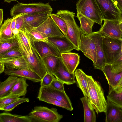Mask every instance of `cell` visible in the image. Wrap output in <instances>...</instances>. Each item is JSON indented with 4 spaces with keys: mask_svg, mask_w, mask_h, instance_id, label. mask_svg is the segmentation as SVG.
I'll return each mask as SVG.
<instances>
[{
    "mask_svg": "<svg viewBox=\"0 0 122 122\" xmlns=\"http://www.w3.org/2000/svg\"><path fill=\"white\" fill-rule=\"evenodd\" d=\"M15 35L18 40L20 51L28 66L37 74L42 80L47 73L42 58L37 52L32 42L31 41L33 51V53H31L27 50L23 44L18 33Z\"/></svg>",
    "mask_w": 122,
    "mask_h": 122,
    "instance_id": "1",
    "label": "cell"
},
{
    "mask_svg": "<svg viewBox=\"0 0 122 122\" xmlns=\"http://www.w3.org/2000/svg\"><path fill=\"white\" fill-rule=\"evenodd\" d=\"M89 100L97 114L105 112L107 104L104 91L100 83L91 76L87 75Z\"/></svg>",
    "mask_w": 122,
    "mask_h": 122,
    "instance_id": "2",
    "label": "cell"
},
{
    "mask_svg": "<svg viewBox=\"0 0 122 122\" xmlns=\"http://www.w3.org/2000/svg\"><path fill=\"white\" fill-rule=\"evenodd\" d=\"M63 19L67 27V32L65 36L73 44L79 51L80 41L82 33L81 29L74 19L75 13L67 10H59L56 14Z\"/></svg>",
    "mask_w": 122,
    "mask_h": 122,
    "instance_id": "3",
    "label": "cell"
},
{
    "mask_svg": "<svg viewBox=\"0 0 122 122\" xmlns=\"http://www.w3.org/2000/svg\"><path fill=\"white\" fill-rule=\"evenodd\" d=\"M53 9L49 3L41 2L29 3H19L14 5L10 10L12 17L19 14H26L31 15L48 12Z\"/></svg>",
    "mask_w": 122,
    "mask_h": 122,
    "instance_id": "4",
    "label": "cell"
},
{
    "mask_svg": "<svg viewBox=\"0 0 122 122\" xmlns=\"http://www.w3.org/2000/svg\"><path fill=\"white\" fill-rule=\"evenodd\" d=\"M122 40L103 36L102 46L106 65H111L122 55Z\"/></svg>",
    "mask_w": 122,
    "mask_h": 122,
    "instance_id": "5",
    "label": "cell"
},
{
    "mask_svg": "<svg viewBox=\"0 0 122 122\" xmlns=\"http://www.w3.org/2000/svg\"><path fill=\"white\" fill-rule=\"evenodd\" d=\"M28 115L32 122H58L63 117L56 109L41 106L35 107Z\"/></svg>",
    "mask_w": 122,
    "mask_h": 122,
    "instance_id": "6",
    "label": "cell"
},
{
    "mask_svg": "<svg viewBox=\"0 0 122 122\" xmlns=\"http://www.w3.org/2000/svg\"><path fill=\"white\" fill-rule=\"evenodd\" d=\"M77 13H80L102 26L101 13L95 0H79L76 4Z\"/></svg>",
    "mask_w": 122,
    "mask_h": 122,
    "instance_id": "7",
    "label": "cell"
},
{
    "mask_svg": "<svg viewBox=\"0 0 122 122\" xmlns=\"http://www.w3.org/2000/svg\"><path fill=\"white\" fill-rule=\"evenodd\" d=\"M37 98L39 100L46 98L55 99L63 104L67 110L72 111L73 109L71 101L65 92L57 90L50 85L40 87Z\"/></svg>",
    "mask_w": 122,
    "mask_h": 122,
    "instance_id": "8",
    "label": "cell"
},
{
    "mask_svg": "<svg viewBox=\"0 0 122 122\" xmlns=\"http://www.w3.org/2000/svg\"><path fill=\"white\" fill-rule=\"evenodd\" d=\"M95 0L100 11L103 20H119L122 12L113 0Z\"/></svg>",
    "mask_w": 122,
    "mask_h": 122,
    "instance_id": "9",
    "label": "cell"
},
{
    "mask_svg": "<svg viewBox=\"0 0 122 122\" xmlns=\"http://www.w3.org/2000/svg\"><path fill=\"white\" fill-rule=\"evenodd\" d=\"M79 50L91 60L95 64L97 61L96 47L93 40L91 37L81 33L79 46Z\"/></svg>",
    "mask_w": 122,
    "mask_h": 122,
    "instance_id": "10",
    "label": "cell"
},
{
    "mask_svg": "<svg viewBox=\"0 0 122 122\" xmlns=\"http://www.w3.org/2000/svg\"><path fill=\"white\" fill-rule=\"evenodd\" d=\"M103 24L98 32L103 36L122 40L118 20H104Z\"/></svg>",
    "mask_w": 122,
    "mask_h": 122,
    "instance_id": "11",
    "label": "cell"
},
{
    "mask_svg": "<svg viewBox=\"0 0 122 122\" xmlns=\"http://www.w3.org/2000/svg\"><path fill=\"white\" fill-rule=\"evenodd\" d=\"M86 35L91 38L94 41L95 44L97 56L96 63L93 64L94 68L102 71L106 65L104 51L102 46L103 36L97 32H93L92 34Z\"/></svg>",
    "mask_w": 122,
    "mask_h": 122,
    "instance_id": "12",
    "label": "cell"
},
{
    "mask_svg": "<svg viewBox=\"0 0 122 122\" xmlns=\"http://www.w3.org/2000/svg\"><path fill=\"white\" fill-rule=\"evenodd\" d=\"M52 12H48L24 16L23 28L29 32L37 27L50 16Z\"/></svg>",
    "mask_w": 122,
    "mask_h": 122,
    "instance_id": "13",
    "label": "cell"
},
{
    "mask_svg": "<svg viewBox=\"0 0 122 122\" xmlns=\"http://www.w3.org/2000/svg\"><path fill=\"white\" fill-rule=\"evenodd\" d=\"M35 29L46 38L53 37L64 36L52 18L50 16Z\"/></svg>",
    "mask_w": 122,
    "mask_h": 122,
    "instance_id": "14",
    "label": "cell"
},
{
    "mask_svg": "<svg viewBox=\"0 0 122 122\" xmlns=\"http://www.w3.org/2000/svg\"><path fill=\"white\" fill-rule=\"evenodd\" d=\"M49 41L60 53L70 52L74 49H78L65 36H56L48 38Z\"/></svg>",
    "mask_w": 122,
    "mask_h": 122,
    "instance_id": "15",
    "label": "cell"
},
{
    "mask_svg": "<svg viewBox=\"0 0 122 122\" xmlns=\"http://www.w3.org/2000/svg\"><path fill=\"white\" fill-rule=\"evenodd\" d=\"M4 73L5 75L13 76L31 81L34 82H41V79L36 73L29 67L20 70H14L6 68Z\"/></svg>",
    "mask_w": 122,
    "mask_h": 122,
    "instance_id": "16",
    "label": "cell"
},
{
    "mask_svg": "<svg viewBox=\"0 0 122 122\" xmlns=\"http://www.w3.org/2000/svg\"><path fill=\"white\" fill-rule=\"evenodd\" d=\"M31 41L42 58L50 56L60 58V53L53 46L42 41Z\"/></svg>",
    "mask_w": 122,
    "mask_h": 122,
    "instance_id": "17",
    "label": "cell"
},
{
    "mask_svg": "<svg viewBox=\"0 0 122 122\" xmlns=\"http://www.w3.org/2000/svg\"><path fill=\"white\" fill-rule=\"evenodd\" d=\"M60 58L69 73L74 74L80 63V56L78 54L70 52L61 53Z\"/></svg>",
    "mask_w": 122,
    "mask_h": 122,
    "instance_id": "18",
    "label": "cell"
},
{
    "mask_svg": "<svg viewBox=\"0 0 122 122\" xmlns=\"http://www.w3.org/2000/svg\"><path fill=\"white\" fill-rule=\"evenodd\" d=\"M105 112L106 122H122V109L107 100Z\"/></svg>",
    "mask_w": 122,
    "mask_h": 122,
    "instance_id": "19",
    "label": "cell"
},
{
    "mask_svg": "<svg viewBox=\"0 0 122 122\" xmlns=\"http://www.w3.org/2000/svg\"><path fill=\"white\" fill-rule=\"evenodd\" d=\"M53 75L57 79L67 85H71L76 82L75 74H71L69 73L63 64L61 58L59 67Z\"/></svg>",
    "mask_w": 122,
    "mask_h": 122,
    "instance_id": "20",
    "label": "cell"
},
{
    "mask_svg": "<svg viewBox=\"0 0 122 122\" xmlns=\"http://www.w3.org/2000/svg\"><path fill=\"white\" fill-rule=\"evenodd\" d=\"M74 74L77 86L81 89L84 96L89 100V96L87 80V75L82 69H80L76 70Z\"/></svg>",
    "mask_w": 122,
    "mask_h": 122,
    "instance_id": "21",
    "label": "cell"
},
{
    "mask_svg": "<svg viewBox=\"0 0 122 122\" xmlns=\"http://www.w3.org/2000/svg\"><path fill=\"white\" fill-rule=\"evenodd\" d=\"M0 62L3 63L6 68L14 70H20L27 67V63L23 57L12 59L0 58Z\"/></svg>",
    "mask_w": 122,
    "mask_h": 122,
    "instance_id": "22",
    "label": "cell"
},
{
    "mask_svg": "<svg viewBox=\"0 0 122 122\" xmlns=\"http://www.w3.org/2000/svg\"><path fill=\"white\" fill-rule=\"evenodd\" d=\"M80 100L83 107L84 122H96L95 111L88 99L84 96L81 98Z\"/></svg>",
    "mask_w": 122,
    "mask_h": 122,
    "instance_id": "23",
    "label": "cell"
},
{
    "mask_svg": "<svg viewBox=\"0 0 122 122\" xmlns=\"http://www.w3.org/2000/svg\"><path fill=\"white\" fill-rule=\"evenodd\" d=\"M102 71L107 81L109 86L113 88L117 86L122 78V72L118 73L112 72L111 65H106Z\"/></svg>",
    "mask_w": 122,
    "mask_h": 122,
    "instance_id": "24",
    "label": "cell"
},
{
    "mask_svg": "<svg viewBox=\"0 0 122 122\" xmlns=\"http://www.w3.org/2000/svg\"><path fill=\"white\" fill-rule=\"evenodd\" d=\"M77 17L80 23L81 33L85 35H89L93 33L92 28L95 22L92 20L80 13H77Z\"/></svg>",
    "mask_w": 122,
    "mask_h": 122,
    "instance_id": "25",
    "label": "cell"
},
{
    "mask_svg": "<svg viewBox=\"0 0 122 122\" xmlns=\"http://www.w3.org/2000/svg\"><path fill=\"white\" fill-rule=\"evenodd\" d=\"M42 59L47 73L53 75L59 67L60 58L55 56H50Z\"/></svg>",
    "mask_w": 122,
    "mask_h": 122,
    "instance_id": "26",
    "label": "cell"
},
{
    "mask_svg": "<svg viewBox=\"0 0 122 122\" xmlns=\"http://www.w3.org/2000/svg\"><path fill=\"white\" fill-rule=\"evenodd\" d=\"M26 79L20 77L8 95L21 96L25 95L27 92V88L29 86L26 82Z\"/></svg>",
    "mask_w": 122,
    "mask_h": 122,
    "instance_id": "27",
    "label": "cell"
},
{
    "mask_svg": "<svg viewBox=\"0 0 122 122\" xmlns=\"http://www.w3.org/2000/svg\"><path fill=\"white\" fill-rule=\"evenodd\" d=\"M18 77L10 76L0 84V98L8 95L12 88L18 80Z\"/></svg>",
    "mask_w": 122,
    "mask_h": 122,
    "instance_id": "28",
    "label": "cell"
},
{
    "mask_svg": "<svg viewBox=\"0 0 122 122\" xmlns=\"http://www.w3.org/2000/svg\"><path fill=\"white\" fill-rule=\"evenodd\" d=\"M0 122H32L29 115L21 116L8 112L0 114Z\"/></svg>",
    "mask_w": 122,
    "mask_h": 122,
    "instance_id": "29",
    "label": "cell"
},
{
    "mask_svg": "<svg viewBox=\"0 0 122 122\" xmlns=\"http://www.w3.org/2000/svg\"><path fill=\"white\" fill-rule=\"evenodd\" d=\"M12 18H8L0 26V41L12 38L14 35L11 27Z\"/></svg>",
    "mask_w": 122,
    "mask_h": 122,
    "instance_id": "30",
    "label": "cell"
},
{
    "mask_svg": "<svg viewBox=\"0 0 122 122\" xmlns=\"http://www.w3.org/2000/svg\"><path fill=\"white\" fill-rule=\"evenodd\" d=\"M19 48L18 40L15 35L10 38L0 41V54L8 51Z\"/></svg>",
    "mask_w": 122,
    "mask_h": 122,
    "instance_id": "31",
    "label": "cell"
},
{
    "mask_svg": "<svg viewBox=\"0 0 122 122\" xmlns=\"http://www.w3.org/2000/svg\"><path fill=\"white\" fill-rule=\"evenodd\" d=\"M109 86V90L107 96V100L122 108V91L120 93H117L112 87Z\"/></svg>",
    "mask_w": 122,
    "mask_h": 122,
    "instance_id": "32",
    "label": "cell"
},
{
    "mask_svg": "<svg viewBox=\"0 0 122 122\" xmlns=\"http://www.w3.org/2000/svg\"><path fill=\"white\" fill-rule=\"evenodd\" d=\"M19 35L24 45L28 50L33 53L32 44L28 36L27 30L23 28L19 30Z\"/></svg>",
    "mask_w": 122,
    "mask_h": 122,
    "instance_id": "33",
    "label": "cell"
},
{
    "mask_svg": "<svg viewBox=\"0 0 122 122\" xmlns=\"http://www.w3.org/2000/svg\"><path fill=\"white\" fill-rule=\"evenodd\" d=\"M50 17L64 35L66 36L67 32V27L65 20L56 14L51 13Z\"/></svg>",
    "mask_w": 122,
    "mask_h": 122,
    "instance_id": "34",
    "label": "cell"
},
{
    "mask_svg": "<svg viewBox=\"0 0 122 122\" xmlns=\"http://www.w3.org/2000/svg\"><path fill=\"white\" fill-rule=\"evenodd\" d=\"M22 57L19 48L8 51L0 54V58L9 59Z\"/></svg>",
    "mask_w": 122,
    "mask_h": 122,
    "instance_id": "35",
    "label": "cell"
},
{
    "mask_svg": "<svg viewBox=\"0 0 122 122\" xmlns=\"http://www.w3.org/2000/svg\"><path fill=\"white\" fill-rule=\"evenodd\" d=\"M29 101V99L28 98H25L24 97L20 98L10 104L0 109V110L6 112L11 111L16 106L24 102H28Z\"/></svg>",
    "mask_w": 122,
    "mask_h": 122,
    "instance_id": "36",
    "label": "cell"
},
{
    "mask_svg": "<svg viewBox=\"0 0 122 122\" xmlns=\"http://www.w3.org/2000/svg\"><path fill=\"white\" fill-rule=\"evenodd\" d=\"M20 97L17 96L8 95L0 98V109L11 103Z\"/></svg>",
    "mask_w": 122,
    "mask_h": 122,
    "instance_id": "37",
    "label": "cell"
},
{
    "mask_svg": "<svg viewBox=\"0 0 122 122\" xmlns=\"http://www.w3.org/2000/svg\"><path fill=\"white\" fill-rule=\"evenodd\" d=\"M111 71L115 73L122 72V55L118 59L111 65Z\"/></svg>",
    "mask_w": 122,
    "mask_h": 122,
    "instance_id": "38",
    "label": "cell"
},
{
    "mask_svg": "<svg viewBox=\"0 0 122 122\" xmlns=\"http://www.w3.org/2000/svg\"><path fill=\"white\" fill-rule=\"evenodd\" d=\"M56 78L53 75L47 73L41 81L40 87H43L50 85Z\"/></svg>",
    "mask_w": 122,
    "mask_h": 122,
    "instance_id": "39",
    "label": "cell"
},
{
    "mask_svg": "<svg viewBox=\"0 0 122 122\" xmlns=\"http://www.w3.org/2000/svg\"><path fill=\"white\" fill-rule=\"evenodd\" d=\"M64 84L63 82L56 78L50 85L57 90L65 92L64 87Z\"/></svg>",
    "mask_w": 122,
    "mask_h": 122,
    "instance_id": "40",
    "label": "cell"
},
{
    "mask_svg": "<svg viewBox=\"0 0 122 122\" xmlns=\"http://www.w3.org/2000/svg\"><path fill=\"white\" fill-rule=\"evenodd\" d=\"M40 101L66 109V107L63 104L55 99L51 98H46L41 99Z\"/></svg>",
    "mask_w": 122,
    "mask_h": 122,
    "instance_id": "41",
    "label": "cell"
},
{
    "mask_svg": "<svg viewBox=\"0 0 122 122\" xmlns=\"http://www.w3.org/2000/svg\"><path fill=\"white\" fill-rule=\"evenodd\" d=\"M26 15L27 14H20L17 15L15 29L19 30L23 28L24 16L25 15Z\"/></svg>",
    "mask_w": 122,
    "mask_h": 122,
    "instance_id": "42",
    "label": "cell"
},
{
    "mask_svg": "<svg viewBox=\"0 0 122 122\" xmlns=\"http://www.w3.org/2000/svg\"><path fill=\"white\" fill-rule=\"evenodd\" d=\"M112 89L117 93H120L122 91V78L117 86Z\"/></svg>",
    "mask_w": 122,
    "mask_h": 122,
    "instance_id": "43",
    "label": "cell"
},
{
    "mask_svg": "<svg viewBox=\"0 0 122 122\" xmlns=\"http://www.w3.org/2000/svg\"><path fill=\"white\" fill-rule=\"evenodd\" d=\"M17 16L13 17L11 23V27L13 31L15 29V27L16 23V19Z\"/></svg>",
    "mask_w": 122,
    "mask_h": 122,
    "instance_id": "44",
    "label": "cell"
},
{
    "mask_svg": "<svg viewBox=\"0 0 122 122\" xmlns=\"http://www.w3.org/2000/svg\"><path fill=\"white\" fill-rule=\"evenodd\" d=\"M119 9L122 12V0H113Z\"/></svg>",
    "mask_w": 122,
    "mask_h": 122,
    "instance_id": "45",
    "label": "cell"
},
{
    "mask_svg": "<svg viewBox=\"0 0 122 122\" xmlns=\"http://www.w3.org/2000/svg\"><path fill=\"white\" fill-rule=\"evenodd\" d=\"M3 10L2 9H0V26H1L2 24V22L3 20Z\"/></svg>",
    "mask_w": 122,
    "mask_h": 122,
    "instance_id": "46",
    "label": "cell"
},
{
    "mask_svg": "<svg viewBox=\"0 0 122 122\" xmlns=\"http://www.w3.org/2000/svg\"><path fill=\"white\" fill-rule=\"evenodd\" d=\"M5 66L4 64L0 62V73L1 74L5 71Z\"/></svg>",
    "mask_w": 122,
    "mask_h": 122,
    "instance_id": "47",
    "label": "cell"
},
{
    "mask_svg": "<svg viewBox=\"0 0 122 122\" xmlns=\"http://www.w3.org/2000/svg\"><path fill=\"white\" fill-rule=\"evenodd\" d=\"M119 21L120 29L122 32V15Z\"/></svg>",
    "mask_w": 122,
    "mask_h": 122,
    "instance_id": "48",
    "label": "cell"
},
{
    "mask_svg": "<svg viewBox=\"0 0 122 122\" xmlns=\"http://www.w3.org/2000/svg\"><path fill=\"white\" fill-rule=\"evenodd\" d=\"M18 0H4L5 2L7 3H10L13 1H17Z\"/></svg>",
    "mask_w": 122,
    "mask_h": 122,
    "instance_id": "49",
    "label": "cell"
},
{
    "mask_svg": "<svg viewBox=\"0 0 122 122\" xmlns=\"http://www.w3.org/2000/svg\"><path fill=\"white\" fill-rule=\"evenodd\" d=\"M121 52L122 53V43L121 46Z\"/></svg>",
    "mask_w": 122,
    "mask_h": 122,
    "instance_id": "50",
    "label": "cell"
},
{
    "mask_svg": "<svg viewBox=\"0 0 122 122\" xmlns=\"http://www.w3.org/2000/svg\"><path fill=\"white\" fill-rule=\"evenodd\" d=\"M51 0V1H54V0Z\"/></svg>",
    "mask_w": 122,
    "mask_h": 122,
    "instance_id": "51",
    "label": "cell"
},
{
    "mask_svg": "<svg viewBox=\"0 0 122 122\" xmlns=\"http://www.w3.org/2000/svg\"></svg>",
    "mask_w": 122,
    "mask_h": 122,
    "instance_id": "52",
    "label": "cell"
}]
</instances>
